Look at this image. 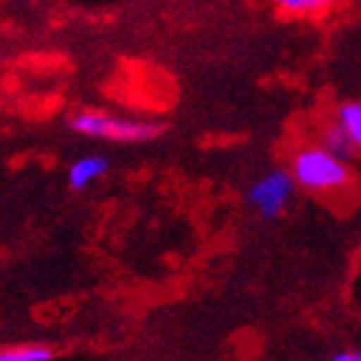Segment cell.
Segmentation results:
<instances>
[{
    "label": "cell",
    "mask_w": 361,
    "mask_h": 361,
    "mask_svg": "<svg viewBox=\"0 0 361 361\" xmlns=\"http://www.w3.org/2000/svg\"><path fill=\"white\" fill-rule=\"evenodd\" d=\"M319 147H321V149L329 152V154H334L336 159H341V162H351V159L356 157L354 145H351L349 134L343 132L341 124H338L336 119L326 121L324 127H321V132H319Z\"/></svg>",
    "instance_id": "obj_5"
},
{
    "label": "cell",
    "mask_w": 361,
    "mask_h": 361,
    "mask_svg": "<svg viewBox=\"0 0 361 361\" xmlns=\"http://www.w3.org/2000/svg\"><path fill=\"white\" fill-rule=\"evenodd\" d=\"M293 192L295 182L288 169H271V172H265L263 177H258L253 182L247 200L260 215L271 220V217H278L288 207V202L293 200Z\"/></svg>",
    "instance_id": "obj_3"
},
{
    "label": "cell",
    "mask_w": 361,
    "mask_h": 361,
    "mask_svg": "<svg viewBox=\"0 0 361 361\" xmlns=\"http://www.w3.org/2000/svg\"><path fill=\"white\" fill-rule=\"evenodd\" d=\"M54 349L46 343H18V346H3L0 361H51Z\"/></svg>",
    "instance_id": "obj_7"
},
{
    "label": "cell",
    "mask_w": 361,
    "mask_h": 361,
    "mask_svg": "<svg viewBox=\"0 0 361 361\" xmlns=\"http://www.w3.org/2000/svg\"><path fill=\"white\" fill-rule=\"evenodd\" d=\"M356 354H359V359H361V351H356Z\"/></svg>",
    "instance_id": "obj_10"
},
{
    "label": "cell",
    "mask_w": 361,
    "mask_h": 361,
    "mask_svg": "<svg viewBox=\"0 0 361 361\" xmlns=\"http://www.w3.org/2000/svg\"><path fill=\"white\" fill-rule=\"evenodd\" d=\"M290 177L295 187L313 195H341L354 185L349 162H341L319 145H303L290 157Z\"/></svg>",
    "instance_id": "obj_1"
},
{
    "label": "cell",
    "mask_w": 361,
    "mask_h": 361,
    "mask_svg": "<svg viewBox=\"0 0 361 361\" xmlns=\"http://www.w3.org/2000/svg\"><path fill=\"white\" fill-rule=\"evenodd\" d=\"M329 8V3L321 0H281L278 11L290 16V18H308V13H321Z\"/></svg>",
    "instance_id": "obj_8"
},
{
    "label": "cell",
    "mask_w": 361,
    "mask_h": 361,
    "mask_svg": "<svg viewBox=\"0 0 361 361\" xmlns=\"http://www.w3.org/2000/svg\"><path fill=\"white\" fill-rule=\"evenodd\" d=\"M329 361H361V359L356 351H338V354H334Z\"/></svg>",
    "instance_id": "obj_9"
},
{
    "label": "cell",
    "mask_w": 361,
    "mask_h": 361,
    "mask_svg": "<svg viewBox=\"0 0 361 361\" xmlns=\"http://www.w3.org/2000/svg\"><path fill=\"white\" fill-rule=\"evenodd\" d=\"M71 129L84 137L109 139V142H152L162 132V127L149 121L121 119L104 111H78L71 116Z\"/></svg>",
    "instance_id": "obj_2"
},
{
    "label": "cell",
    "mask_w": 361,
    "mask_h": 361,
    "mask_svg": "<svg viewBox=\"0 0 361 361\" xmlns=\"http://www.w3.org/2000/svg\"><path fill=\"white\" fill-rule=\"evenodd\" d=\"M334 119L341 124V129L349 134L354 152L361 154V102H346L336 109V116Z\"/></svg>",
    "instance_id": "obj_6"
},
{
    "label": "cell",
    "mask_w": 361,
    "mask_h": 361,
    "mask_svg": "<svg viewBox=\"0 0 361 361\" xmlns=\"http://www.w3.org/2000/svg\"><path fill=\"white\" fill-rule=\"evenodd\" d=\"M109 172V159L104 154H86L71 164L68 169V185L73 190H86Z\"/></svg>",
    "instance_id": "obj_4"
}]
</instances>
